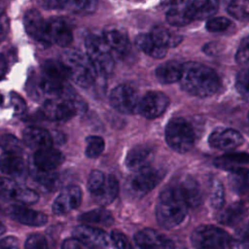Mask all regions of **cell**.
<instances>
[{
	"label": "cell",
	"instance_id": "46",
	"mask_svg": "<svg viewBox=\"0 0 249 249\" xmlns=\"http://www.w3.org/2000/svg\"><path fill=\"white\" fill-rule=\"evenodd\" d=\"M105 175L100 170H92L89 176L88 180V189L92 194L96 192L103 184L105 180Z\"/></svg>",
	"mask_w": 249,
	"mask_h": 249
},
{
	"label": "cell",
	"instance_id": "27",
	"mask_svg": "<svg viewBox=\"0 0 249 249\" xmlns=\"http://www.w3.org/2000/svg\"><path fill=\"white\" fill-rule=\"evenodd\" d=\"M183 71V64L175 60H170L160 64L156 69L158 80L163 84H171L180 81Z\"/></svg>",
	"mask_w": 249,
	"mask_h": 249
},
{
	"label": "cell",
	"instance_id": "30",
	"mask_svg": "<svg viewBox=\"0 0 249 249\" xmlns=\"http://www.w3.org/2000/svg\"><path fill=\"white\" fill-rule=\"evenodd\" d=\"M79 221L86 225L110 227L114 223V218L110 211L103 208H96L80 215Z\"/></svg>",
	"mask_w": 249,
	"mask_h": 249
},
{
	"label": "cell",
	"instance_id": "56",
	"mask_svg": "<svg viewBox=\"0 0 249 249\" xmlns=\"http://www.w3.org/2000/svg\"><path fill=\"white\" fill-rule=\"evenodd\" d=\"M192 0H164V3L169 6L170 8L174 7H181V6H186L191 3Z\"/></svg>",
	"mask_w": 249,
	"mask_h": 249
},
{
	"label": "cell",
	"instance_id": "22",
	"mask_svg": "<svg viewBox=\"0 0 249 249\" xmlns=\"http://www.w3.org/2000/svg\"><path fill=\"white\" fill-rule=\"evenodd\" d=\"M64 160L63 155L52 147L35 151L33 155V164L42 170H53L60 165Z\"/></svg>",
	"mask_w": 249,
	"mask_h": 249
},
{
	"label": "cell",
	"instance_id": "63",
	"mask_svg": "<svg viewBox=\"0 0 249 249\" xmlns=\"http://www.w3.org/2000/svg\"><path fill=\"white\" fill-rule=\"evenodd\" d=\"M248 121H249V115H248Z\"/></svg>",
	"mask_w": 249,
	"mask_h": 249
},
{
	"label": "cell",
	"instance_id": "42",
	"mask_svg": "<svg viewBox=\"0 0 249 249\" xmlns=\"http://www.w3.org/2000/svg\"><path fill=\"white\" fill-rule=\"evenodd\" d=\"M236 87L239 92L249 99V66L243 68L237 75Z\"/></svg>",
	"mask_w": 249,
	"mask_h": 249
},
{
	"label": "cell",
	"instance_id": "15",
	"mask_svg": "<svg viewBox=\"0 0 249 249\" xmlns=\"http://www.w3.org/2000/svg\"><path fill=\"white\" fill-rule=\"evenodd\" d=\"M23 23L27 34L31 38L44 46L50 45L47 36L46 21L43 19L41 14L37 10L31 9L27 11L24 15Z\"/></svg>",
	"mask_w": 249,
	"mask_h": 249
},
{
	"label": "cell",
	"instance_id": "7",
	"mask_svg": "<svg viewBox=\"0 0 249 249\" xmlns=\"http://www.w3.org/2000/svg\"><path fill=\"white\" fill-rule=\"evenodd\" d=\"M191 239L196 249H225L231 240L224 230L212 225L196 228L193 231Z\"/></svg>",
	"mask_w": 249,
	"mask_h": 249
},
{
	"label": "cell",
	"instance_id": "47",
	"mask_svg": "<svg viewBox=\"0 0 249 249\" xmlns=\"http://www.w3.org/2000/svg\"><path fill=\"white\" fill-rule=\"evenodd\" d=\"M111 240L116 249H131V245L126 235L119 231H114L111 233Z\"/></svg>",
	"mask_w": 249,
	"mask_h": 249
},
{
	"label": "cell",
	"instance_id": "1",
	"mask_svg": "<svg viewBox=\"0 0 249 249\" xmlns=\"http://www.w3.org/2000/svg\"><path fill=\"white\" fill-rule=\"evenodd\" d=\"M180 83L185 91L199 97L214 94L220 86V80L216 72L212 68L197 62L183 64Z\"/></svg>",
	"mask_w": 249,
	"mask_h": 249
},
{
	"label": "cell",
	"instance_id": "20",
	"mask_svg": "<svg viewBox=\"0 0 249 249\" xmlns=\"http://www.w3.org/2000/svg\"><path fill=\"white\" fill-rule=\"evenodd\" d=\"M102 37L111 51L115 52L117 54L124 55L128 52L129 40L124 29L115 25L108 26L104 29Z\"/></svg>",
	"mask_w": 249,
	"mask_h": 249
},
{
	"label": "cell",
	"instance_id": "10",
	"mask_svg": "<svg viewBox=\"0 0 249 249\" xmlns=\"http://www.w3.org/2000/svg\"><path fill=\"white\" fill-rule=\"evenodd\" d=\"M168 103L169 99L163 92L149 91L140 99L137 112L147 119H155L165 111Z\"/></svg>",
	"mask_w": 249,
	"mask_h": 249
},
{
	"label": "cell",
	"instance_id": "44",
	"mask_svg": "<svg viewBox=\"0 0 249 249\" xmlns=\"http://www.w3.org/2000/svg\"><path fill=\"white\" fill-rule=\"evenodd\" d=\"M24 249H48V243L42 234L32 233L26 238Z\"/></svg>",
	"mask_w": 249,
	"mask_h": 249
},
{
	"label": "cell",
	"instance_id": "33",
	"mask_svg": "<svg viewBox=\"0 0 249 249\" xmlns=\"http://www.w3.org/2000/svg\"><path fill=\"white\" fill-rule=\"evenodd\" d=\"M150 34L157 42H159L160 45L164 46L167 49L169 47L177 46L182 40V37L179 34L160 25L155 26Z\"/></svg>",
	"mask_w": 249,
	"mask_h": 249
},
{
	"label": "cell",
	"instance_id": "60",
	"mask_svg": "<svg viewBox=\"0 0 249 249\" xmlns=\"http://www.w3.org/2000/svg\"><path fill=\"white\" fill-rule=\"evenodd\" d=\"M3 102V96H2V94H1V92H0V104Z\"/></svg>",
	"mask_w": 249,
	"mask_h": 249
},
{
	"label": "cell",
	"instance_id": "3",
	"mask_svg": "<svg viewBox=\"0 0 249 249\" xmlns=\"http://www.w3.org/2000/svg\"><path fill=\"white\" fill-rule=\"evenodd\" d=\"M60 60L69 71L70 79L82 88H89L97 78L98 72L87 54L78 50H66L62 53Z\"/></svg>",
	"mask_w": 249,
	"mask_h": 249
},
{
	"label": "cell",
	"instance_id": "11",
	"mask_svg": "<svg viewBox=\"0 0 249 249\" xmlns=\"http://www.w3.org/2000/svg\"><path fill=\"white\" fill-rule=\"evenodd\" d=\"M41 7L50 10H66L80 15H89L95 11L97 0H38Z\"/></svg>",
	"mask_w": 249,
	"mask_h": 249
},
{
	"label": "cell",
	"instance_id": "48",
	"mask_svg": "<svg viewBox=\"0 0 249 249\" xmlns=\"http://www.w3.org/2000/svg\"><path fill=\"white\" fill-rule=\"evenodd\" d=\"M235 58L238 63H249V36L244 38L240 43Z\"/></svg>",
	"mask_w": 249,
	"mask_h": 249
},
{
	"label": "cell",
	"instance_id": "8",
	"mask_svg": "<svg viewBox=\"0 0 249 249\" xmlns=\"http://www.w3.org/2000/svg\"><path fill=\"white\" fill-rule=\"evenodd\" d=\"M82 102H77L71 98L50 99L44 103L43 117L51 121H67L74 117L78 111L82 110Z\"/></svg>",
	"mask_w": 249,
	"mask_h": 249
},
{
	"label": "cell",
	"instance_id": "41",
	"mask_svg": "<svg viewBox=\"0 0 249 249\" xmlns=\"http://www.w3.org/2000/svg\"><path fill=\"white\" fill-rule=\"evenodd\" d=\"M224 188L220 181L215 180L211 186L210 193V202L214 208H221L224 204Z\"/></svg>",
	"mask_w": 249,
	"mask_h": 249
},
{
	"label": "cell",
	"instance_id": "62",
	"mask_svg": "<svg viewBox=\"0 0 249 249\" xmlns=\"http://www.w3.org/2000/svg\"><path fill=\"white\" fill-rule=\"evenodd\" d=\"M11 249H18V246H16V247H13V248H11Z\"/></svg>",
	"mask_w": 249,
	"mask_h": 249
},
{
	"label": "cell",
	"instance_id": "54",
	"mask_svg": "<svg viewBox=\"0 0 249 249\" xmlns=\"http://www.w3.org/2000/svg\"><path fill=\"white\" fill-rule=\"evenodd\" d=\"M223 49H224V46L221 43L213 42L205 45L203 48V52L208 55H214V54H218Z\"/></svg>",
	"mask_w": 249,
	"mask_h": 249
},
{
	"label": "cell",
	"instance_id": "16",
	"mask_svg": "<svg viewBox=\"0 0 249 249\" xmlns=\"http://www.w3.org/2000/svg\"><path fill=\"white\" fill-rule=\"evenodd\" d=\"M155 152L152 147L147 145H137L131 148L125 157V166L127 169L137 172L149 167L154 159Z\"/></svg>",
	"mask_w": 249,
	"mask_h": 249
},
{
	"label": "cell",
	"instance_id": "58",
	"mask_svg": "<svg viewBox=\"0 0 249 249\" xmlns=\"http://www.w3.org/2000/svg\"><path fill=\"white\" fill-rule=\"evenodd\" d=\"M51 134H52V137H53V141L57 143V144L61 145L65 141V137H64V135L61 132L55 131V132H53Z\"/></svg>",
	"mask_w": 249,
	"mask_h": 249
},
{
	"label": "cell",
	"instance_id": "45",
	"mask_svg": "<svg viewBox=\"0 0 249 249\" xmlns=\"http://www.w3.org/2000/svg\"><path fill=\"white\" fill-rule=\"evenodd\" d=\"M231 24V20L225 17H217L210 18L206 22V29L211 32L226 30Z\"/></svg>",
	"mask_w": 249,
	"mask_h": 249
},
{
	"label": "cell",
	"instance_id": "29",
	"mask_svg": "<svg viewBox=\"0 0 249 249\" xmlns=\"http://www.w3.org/2000/svg\"><path fill=\"white\" fill-rule=\"evenodd\" d=\"M219 7V0H192L189 10L194 19H204L213 16Z\"/></svg>",
	"mask_w": 249,
	"mask_h": 249
},
{
	"label": "cell",
	"instance_id": "19",
	"mask_svg": "<svg viewBox=\"0 0 249 249\" xmlns=\"http://www.w3.org/2000/svg\"><path fill=\"white\" fill-rule=\"evenodd\" d=\"M9 216L17 222L32 227H40L47 223L48 217L45 213L26 208L20 205H12L8 209Z\"/></svg>",
	"mask_w": 249,
	"mask_h": 249
},
{
	"label": "cell",
	"instance_id": "25",
	"mask_svg": "<svg viewBox=\"0 0 249 249\" xmlns=\"http://www.w3.org/2000/svg\"><path fill=\"white\" fill-rule=\"evenodd\" d=\"M119 193V182L113 175H107L102 186L94 193L91 194L94 200L102 205L106 206L114 201Z\"/></svg>",
	"mask_w": 249,
	"mask_h": 249
},
{
	"label": "cell",
	"instance_id": "52",
	"mask_svg": "<svg viewBox=\"0 0 249 249\" xmlns=\"http://www.w3.org/2000/svg\"><path fill=\"white\" fill-rule=\"evenodd\" d=\"M61 249H90L87 245H85L78 238H68L65 239L61 244Z\"/></svg>",
	"mask_w": 249,
	"mask_h": 249
},
{
	"label": "cell",
	"instance_id": "61",
	"mask_svg": "<svg viewBox=\"0 0 249 249\" xmlns=\"http://www.w3.org/2000/svg\"><path fill=\"white\" fill-rule=\"evenodd\" d=\"M131 249H144V248H142V247H140V246L137 245L135 248H132V247H131Z\"/></svg>",
	"mask_w": 249,
	"mask_h": 249
},
{
	"label": "cell",
	"instance_id": "9",
	"mask_svg": "<svg viewBox=\"0 0 249 249\" xmlns=\"http://www.w3.org/2000/svg\"><path fill=\"white\" fill-rule=\"evenodd\" d=\"M110 104L118 112L132 114L137 112L140 98L137 90L128 84L117 86L110 93Z\"/></svg>",
	"mask_w": 249,
	"mask_h": 249
},
{
	"label": "cell",
	"instance_id": "26",
	"mask_svg": "<svg viewBox=\"0 0 249 249\" xmlns=\"http://www.w3.org/2000/svg\"><path fill=\"white\" fill-rule=\"evenodd\" d=\"M135 44L136 47L145 53L146 54L154 57V58H162L165 56L167 48L160 45L159 42H157L152 35L149 34H139L135 38Z\"/></svg>",
	"mask_w": 249,
	"mask_h": 249
},
{
	"label": "cell",
	"instance_id": "53",
	"mask_svg": "<svg viewBox=\"0 0 249 249\" xmlns=\"http://www.w3.org/2000/svg\"><path fill=\"white\" fill-rule=\"evenodd\" d=\"M231 249H249V236L243 238L233 237L230 240Z\"/></svg>",
	"mask_w": 249,
	"mask_h": 249
},
{
	"label": "cell",
	"instance_id": "51",
	"mask_svg": "<svg viewBox=\"0 0 249 249\" xmlns=\"http://www.w3.org/2000/svg\"><path fill=\"white\" fill-rule=\"evenodd\" d=\"M10 29V21L6 12L0 8V43L6 38Z\"/></svg>",
	"mask_w": 249,
	"mask_h": 249
},
{
	"label": "cell",
	"instance_id": "38",
	"mask_svg": "<svg viewBox=\"0 0 249 249\" xmlns=\"http://www.w3.org/2000/svg\"><path fill=\"white\" fill-rule=\"evenodd\" d=\"M0 147L5 153L21 155L23 151V146L21 142L13 134L6 133L0 136Z\"/></svg>",
	"mask_w": 249,
	"mask_h": 249
},
{
	"label": "cell",
	"instance_id": "35",
	"mask_svg": "<svg viewBox=\"0 0 249 249\" xmlns=\"http://www.w3.org/2000/svg\"><path fill=\"white\" fill-rule=\"evenodd\" d=\"M246 211L244 205L241 202H235L225 208L219 215L218 220L220 223L227 226H234L241 216Z\"/></svg>",
	"mask_w": 249,
	"mask_h": 249
},
{
	"label": "cell",
	"instance_id": "5",
	"mask_svg": "<svg viewBox=\"0 0 249 249\" xmlns=\"http://www.w3.org/2000/svg\"><path fill=\"white\" fill-rule=\"evenodd\" d=\"M87 55L94 65L98 74L109 75L114 69L112 51L103 37L89 34L86 37Z\"/></svg>",
	"mask_w": 249,
	"mask_h": 249
},
{
	"label": "cell",
	"instance_id": "24",
	"mask_svg": "<svg viewBox=\"0 0 249 249\" xmlns=\"http://www.w3.org/2000/svg\"><path fill=\"white\" fill-rule=\"evenodd\" d=\"M0 170L4 174L16 178H24L27 168L20 155L3 153L0 157Z\"/></svg>",
	"mask_w": 249,
	"mask_h": 249
},
{
	"label": "cell",
	"instance_id": "2",
	"mask_svg": "<svg viewBox=\"0 0 249 249\" xmlns=\"http://www.w3.org/2000/svg\"><path fill=\"white\" fill-rule=\"evenodd\" d=\"M188 204L177 187L164 190L159 196L156 206V217L159 224L166 229H171L185 219Z\"/></svg>",
	"mask_w": 249,
	"mask_h": 249
},
{
	"label": "cell",
	"instance_id": "32",
	"mask_svg": "<svg viewBox=\"0 0 249 249\" xmlns=\"http://www.w3.org/2000/svg\"><path fill=\"white\" fill-rule=\"evenodd\" d=\"M229 184L231 189L238 195L247 193L249 191V168L244 167L231 171Z\"/></svg>",
	"mask_w": 249,
	"mask_h": 249
},
{
	"label": "cell",
	"instance_id": "40",
	"mask_svg": "<svg viewBox=\"0 0 249 249\" xmlns=\"http://www.w3.org/2000/svg\"><path fill=\"white\" fill-rule=\"evenodd\" d=\"M105 147V142L100 136H89L87 138V147H86V156L89 159H95L99 157Z\"/></svg>",
	"mask_w": 249,
	"mask_h": 249
},
{
	"label": "cell",
	"instance_id": "21",
	"mask_svg": "<svg viewBox=\"0 0 249 249\" xmlns=\"http://www.w3.org/2000/svg\"><path fill=\"white\" fill-rule=\"evenodd\" d=\"M24 143L35 151L52 147L53 141L52 134L39 126H27L22 131Z\"/></svg>",
	"mask_w": 249,
	"mask_h": 249
},
{
	"label": "cell",
	"instance_id": "34",
	"mask_svg": "<svg viewBox=\"0 0 249 249\" xmlns=\"http://www.w3.org/2000/svg\"><path fill=\"white\" fill-rule=\"evenodd\" d=\"M166 20L173 26H184L194 20L189 5L170 8L166 14Z\"/></svg>",
	"mask_w": 249,
	"mask_h": 249
},
{
	"label": "cell",
	"instance_id": "18",
	"mask_svg": "<svg viewBox=\"0 0 249 249\" xmlns=\"http://www.w3.org/2000/svg\"><path fill=\"white\" fill-rule=\"evenodd\" d=\"M134 240L136 245L144 249H173L174 247L171 240L152 229H144L138 231Z\"/></svg>",
	"mask_w": 249,
	"mask_h": 249
},
{
	"label": "cell",
	"instance_id": "57",
	"mask_svg": "<svg viewBox=\"0 0 249 249\" xmlns=\"http://www.w3.org/2000/svg\"><path fill=\"white\" fill-rule=\"evenodd\" d=\"M8 66H7V61L6 58L3 54L0 53V80L4 78V76L6 75Z\"/></svg>",
	"mask_w": 249,
	"mask_h": 249
},
{
	"label": "cell",
	"instance_id": "59",
	"mask_svg": "<svg viewBox=\"0 0 249 249\" xmlns=\"http://www.w3.org/2000/svg\"><path fill=\"white\" fill-rule=\"evenodd\" d=\"M5 229H6V228H5V226L0 222V235H1V234H3V233L5 232Z\"/></svg>",
	"mask_w": 249,
	"mask_h": 249
},
{
	"label": "cell",
	"instance_id": "13",
	"mask_svg": "<svg viewBox=\"0 0 249 249\" xmlns=\"http://www.w3.org/2000/svg\"><path fill=\"white\" fill-rule=\"evenodd\" d=\"M73 235L90 249H105L109 244V236L105 231L89 225L77 226Z\"/></svg>",
	"mask_w": 249,
	"mask_h": 249
},
{
	"label": "cell",
	"instance_id": "28",
	"mask_svg": "<svg viewBox=\"0 0 249 249\" xmlns=\"http://www.w3.org/2000/svg\"><path fill=\"white\" fill-rule=\"evenodd\" d=\"M215 165L229 171L247 167L249 165V154L235 153L224 155L215 160Z\"/></svg>",
	"mask_w": 249,
	"mask_h": 249
},
{
	"label": "cell",
	"instance_id": "55",
	"mask_svg": "<svg viewBox=\"0 0 249 249\" xmlns=\"http://www.w3.org/2000/svg\"><path fill=\"white\" fill-rule=\"evenodd\" d=\"M18 241L15 236H7L0 240V249H11L18 246Z\"/></svg>",
	"mask_w": 249,
	"mask_h": 249
},
{
	"label": "cell",
	"instance_id": "4",
	"mask_svg": "<svg viewBox=\"0 0 249 249\" xmlns=\"http://www.w3.org/2000/svg\"><path fill=\"white\" fill-rule=\"evenodd\" d=\"M196 139L193 125L184 118L171 119L165 127V140L170 148L178 153L192 149Z\"/></svg>",
	"mask_w": 249,
	"mask_h": 249
},
{
	"label": "cell",
	"instance_id": "23",
	"mask_svg": "<svg viewBox=\"0 0 249 249\" xmlns=\"http://www.w3.org/2000/svg\"><path fill=\"white\" fill-rule=\"evenodd\" d=\"M190 207H196L201 203L202 195L200 187L192 176H184L176 186Z\"/></svg>",
	"mask_w": 249,
	"mask_h": 249
},
{
	"label": "cell",
	"instance_id": "17",
	"mask_svg": "<svg viewBox=\"0 0 249 249\" xmlns=\"http://www.w3.org/2000/svg\"><path fill=\"white\" fill-rule=\"evenodd\" d=\"M243 142L242 135L231 128H217L209 136V144L220 150H232Z\"/></svg>",
	"mask_w": 249,
	"mask_h": 249
},
{
	"label": "cell",
	"instance_id": "31",
	"mask_svg": "<svg viewBox=\"0 0 249 249\" xmlns=\"http://www.w3.org/2000/svg\"><path fill=\"white\" fill-rule=\"evenodd\" d=\"M43 76L61 82H66L70 78L69 71L61 60L48 59L42 64Z\"/></svg>",
	"mask_w": 249,
	"mask_h": 249
},
{
	"label": "cell",
	"instance_id": "43",
	"mask_svg": "<svg viewBox=\"0 0 249 249\" xmlns=\"http://www.w3.org/2000/svg\"><path fill=\"white\" fill-rule=\"evenodd\" d=\"M235 233L233 237L243 238L249 236V210H246L238 222L234 225Z\"/></svg>",
	"mask_w": 249,
	"mask_h": 249
},
{
	"label": "cell",
	"instance_id": "6",
	"mask_svg": "<svg viewBox=\"0 0 249 249\" xmlns=\"http://www.w3.org/2000/svg\"><path fill=\"white\" fill-rule=\"evenodd\" d=\"M162 176V172L151 167L137 171L126 180L124 194L129 198H141L160 183Z\"/></svg>",
	"mask_w": 249,
	"mask_h": 249
},
{
	"label": "cell",
	"instance_id": "14",
	"mask_svg": "<svg viewBox=\"0 0 249 249\" xmlns=\"http://www.w3.org/2000/svg\"><path fill=\"white\" fill-rule=\"evenodd\" d=\"M82 201V191L76 185L66 187L57 196L53 203V212L55 215L66 214L76 209Z\"/></svg>",
	"mask_w": 249,
	"mask_h": 249
},
{
	"label": "cell",
	"instance_id": "50",
	"mask_svg": "<svg viewBox=\"0 0 249 249\" xmlns=\"http://www.w3.org/2000/svg\"><path fill=\"white\" fill-rule=\"evenodd\" d=\"M10 96H11V103L13 105L15 114L16 115L23 114L26 110V104L23 98L16 92H11Z\"/></svg>",
	"mask_w": 249,
	"mask_h": 249
},
{
	"label": "cell",
	"instance_id": "12",
	"mask_svg": "<svg viewBox=\"0 0 249 249\" xmlns=\"http://www.w3.org/2000/svg\"><path fill=\"white\" fill-rule=\"evenodd\" d=\"M47 36L50 45L56 44L60 47H67L73 40V31L67 20L56 18L46 21Z\"/></svg>",
	"mask_w": 249,
	"mask_h": 249
},
{
	"label": "cell",
	"instance_id": "37",
	"mask_svg": "<svg viewBox=\"0 0 249 249\" xmlns=\"http://www.w3.org/2000/svg\"><path fill=\"white\" fill-rule=\"evenodd\" d=\"M21 186L7 177H0V198L18 200Z\"/></svg>",
	"mask_w": 249,
	"mask_h": 249
},
{
	"label": "cell",
	"instance_id": "39",
	"mask_svg": "<svg viewBox=\"0 0 249 249\" xmlns=\"http://www.w3.org/2000/svg\"><path fill=\"white\" fill-rule=\"evenodd\" d=\"M228 12L239 20L249 19V0H232L229 4Z\"/></svg>",
	"mask_w": 249,
	"mask_h": 249
},
{
	"label": "cell",
	"instance_id": "49",
	"mask_svg": "<svg viewBox=\"0 0 249 249\" xmlns=\"http://www.w3.org/2000/svg\"><path fill=\"white\" fill-rule=\"evenodd\" d=\"M38 198H39V196L35 191L29 188L21 187L18 201L26 203V204H32V203H35L38 200Z\"/></svg>",
	"mask_w": 249,
	"mask_h": 249
},
{
	"label": "cell",
	"instance_id": "36",
	"mask_svg": "<svg viewBox=\"0 0 249 249\" xmlns=\"http://www.w3.org/2000/svg\"><path fill=\"white\" fill-rule=\"evenodd\" d=\"M29 172L36 182L48 189H53L57 185L58 177L57 174L53 172V170H42L32 164L29 168Z\"/></svg>",
	"mask_w": 249,
	"mask_h": 249
}]
</instances>
